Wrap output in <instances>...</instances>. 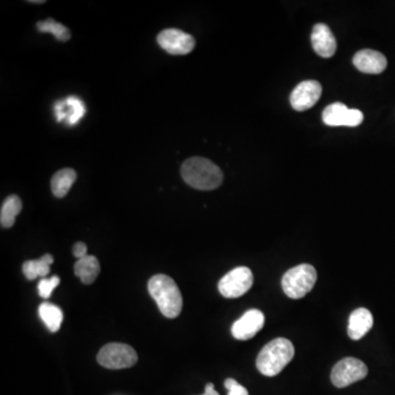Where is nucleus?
<instances>
[{
	"instance_id": "obj_1",
	"label": "nucleus",
	"mask_w": 395,
	"mask_h": 395,
	"mask_svg": "<svg viewBox=\"0 0 395 395\" xmlns=\"http://www.w3.org/2000/svg\"><path fill=\"white\" fill-rule=\"evenodd\" d=\"M180 171L187 184L198 190H213L222 184V171L207 158H189L181 166Z\"/></svg>"
},
{
	"instance_id": "obj_2",
	"label": "nucleus",
	"mask_w": 395,
	"mask_h": 395,
	"mask_svg": "<svg viewBox=\"0 0 395 395\" xmlns=\"http://www.w3.org/2000/svg\"><path fill=\"white\" fill-rule=\"evenodd\" d=\"M148 292L158 309L168 319H175L182 310V296L176 282L166 275H156L148 281Z\"/></svg>"
},
{
	"instance_id": "obj_3",
	"label": "nucleus",
	"mask_w": 395,
	"mask_h": 395,
	"mask_svg": "<svg viewBox=\"0 0 395 395\" xmlns=\"http://www.w3.org/2000/svg\"><path fill=\"white\" fill-rule=\"evenodd\" d=\"M294 357V346L287 338H275L268 343L259 352L256 361L258 371L266 377H275L282 371Z\"/></svg>"
},
{
	"instance_id": "obj_4",
	"label": "nucleus",
	"mask_w": 395,
	"mask_h": 395,
	"mask_svg": "<svg viewBox=\"0 0 395 395\" xmlns=\"http://www.w3.org/2000/svg\"><path fill=\"white\" fill-rule=\"evenodd\" d=\"M317 273L309 264H302L291 268L282 277L281 286L287 296L291 299H302L309 294L315 286Z\"/></svg>"
},
{
	"instance_id": "obj_5",
	"label": "nucleus",
	"mask_w": 395,
	"mask_h": 395,
	"mask_svg": "<svg viewBox=\"0 0 395 395\" xmlns=\"http://www.w3.org/2000/svg\"><path fill=\"white\" fill-rule=\"evenodd\" d=\"M97 360L107 369H125L136 365L138 354L129 345L111 343L102 347L98 352Z\"/></svg>"
},
{
	"instance_id": "obj_6",
	"label": "nucleus",
	"mask_w": 395,
	"mask_h": 395,
	"mask_svg": "<svg viewBox=\"0 0 395 395\" xmlns=\"http://www.w3.org/2000/svg\"><path fill=\"white\" fill-rule=\"evenodd\" d=\"M368 367L365 362L357 358L348 357L337 362L331 370V380L337 388H346L348 385L365 379Z\"/></svg>"
},
{
	"instance_id": "obj_7",
	"label": "nucleus",
	"mask_w": 395,
	"mask_h": 395,
	"mask_svg": "<svg viewBox=\"0 0 395 395\" xmlns=\"http://www.w3.org/2000/svg\"><path fill=\"white\" fill-rule=\"evenodd\" d=\"M252 283L254 275L250 268L237 267L220 280V294L227 299L240 298L247 294Z\"/></svg>"
},
{
	"instance_id": "obj_8",
	"label": "nucleus",
	"mask_w": 395,
	"mask_h": 395,
	"mask_svg": "<svg viewBox=\"0 0 395 395\" xmlns=\"http://www.w3.org/2000/svg\"><path fill=\"white\" fill-rule=\"evenodd\" d=\"M157 42L164 51L171 55H186L196 46L194 36L178 29H166L158 34Z\"/></svg>"
},
{
	"instance_id": "obj_9",
	"label": "nucleus",
	"mask_w": 395,
	"mask_h": 395,
	"mask_svg": "<svg viewBox=\"0 0 395 395\" xmlns=\"http://www.w3.org/2000/svg\"><path fill=\"white\" fill-rule=\"evenodd\" d=\"M323 122L329 127H358L364 121V113L358 109H350L340 102L327 106L323 111Z\"/></svg>"
},
{
	"instance_id": "obj_10",
	"label": "nucleus",
	"mask_w": 395,
	"mask_h": 395,
	"mask_svg": "<svg viewBox=\"0 0 395 395\" xmlns=\"http://www.w3.org/2000/svg\"><path fill=\"white\" fill-rule=\"evenodd\" d=\"M322 85L316 80L300 82L291 92L290 103L296 111L311 109L322 96Z\"/></svg>"
},
{
	"instance_id": "obj_11",
	"label": "nucleus",
	"mask_w": 395,
	"mask_h": 395,
	"mask_svg": "<svg viewBox=\"0 0 395 395\" xmlns=\"http://www.w3.org/2000/svg\"><path fill=\"white\" fill-rule=\"evenodd\" d=\"M265 315L259 310L252 309L237 319L232 326V335L238 340L252 338L263 329Z\"/></svg>"
},
{
	"instance_id": "obj_12",
	"label": "nucleus",
	"mask_w": 395,
	"mask_h": 395,
	"mask_svg": "<svg viewBox=\"0 0 395 395\" xmlns=\"http://www.w3.org/2000/svg\"><path fill=\"white\" fill-rule=\"evenodd\" d=\"M352 63L358 71L365 74H381L388 66L387 57L382 53L369 49L361 50L354 54Z\"/></svg>"
},
{
	"instance_id": "obj_13",
	"label": "nucleus",
	"mask_w": 395,
	"mask_h": 395,
	"mask_svg": "<svg viewBox=\"0 0 395 395\" xmlns=\"http://www.w3.org/2000/svg\"><path fill=\"white\" fill-rule=\"evenodd\" d=\"M312 46L317 55L329 59L337 50V42L331 29L325 23H317L311 34Z\"/></svg>"
},
{
	"instance_id": "obj_14",
	"label": "nucleus",
	"mask_w": 395,
	"mask_h": 395,
	"mask_svg": "<svg viewBox=\"0 0 395 395\" xmlns=\"http://www.w3.org/2000/svg\"><path fill=\"white\" fill-rule=\"evenodd\" d=\"M54 111L59 122L64 121L67 125H75L84 117L86 108L82 100L75 96H71L65 100L57 101L54 107Z\"/></svg>"
},
{
	"instance_id": "obj_15",
	"label": "nucleus",
	"mask_w": 395,
	"mask_h": 395,
	"mask_svg": "<svg viewBox=\"0 0 395 395\" xmlns=\"http://www.w3.org/2000/svg\"><path fill=\"white\" fill-rule=\"evenodd\" d=\"M373 314L369 310L360 308L350 314L348 321V335L352 340H359L368 334V331L373 329Z\"/></svg>"
},
{
	"instance_id": "obj_16",
	"label": "nucleus",
	"mask_w": 395,
	"mask_h": 395,
	"mask_svg": "<svg viewBox=\"0 0 395 395\" xmlns=\"http://www.w3.org/2000/svg\"><path fill=\"white\" fill-rule=\"evenodd\" d=\"M74 271L82 283L92 285L100 273L99 260L94 256L87 255L86 257L77 260Z\"/></svg>"
},
{
	"instance_id": "obj_17",
	"label": "nucleus",
	"mask_w": 395,
	"mask_h": 395,
	"mask_svg": "<svg viewBox=\"0 0 395 395\" xmlns=\"http://www.w3.org/2000/svg\"><path fill=\"white\" fill-rule=\"evenodd\" d=\"M77 173L74 169L64 168L55 173L51 180V189L57 198H64L69 189L76 181Z\"/></svg>"
},
{
	"instance_id": "obj_18",
	"label": "nucleus",
	"mask_w": 395,
	"mask_h": 395,
	"mask_svg": "<svg viewBox=\"0 0 395 395\" xmlns=\"http://www.w3.org/2000/svg\"><path fill=\"white\" fill-rule=\"evenodd\" d=\"M53 261V256L50 255V254H45L40 259L28 260L23 264V273L29 280H34L38 277H46L51 271L50 267H51Z\"/></svg>"
},
{
	"instance_id": "obj_19",
	"label": "nucleus",
	"mask_w": 395,
	"mask_h": 395,
	"mask_svg": "<svg viewBox=\"0 0 395 395\" xmlns=\"http://www.w3.org/2000/svg\"><path fill=\"white\" fill-rule=\"evenodd\" d=\"M22 209V202L20 198L15 194L8 196L3 201L1 211H0V223L1 227L5 229L13 227L15 222V217L20 213Z\"/></svg>"
},
{
	"instance_id": "obj_20",
	"label": "nucleus",
	"mask_w": 395,
	"mask_h": 395,
	"mask_svg": "<svg viewBox=\"0 0 395 395\" xmlns=\"http://www.w3.org/2000/svg\"><path fill=\"white\" fill-rule=\"evenodd\" d=\"M38 314H40V317L50 331L55 333L61 329L62 322H63V312L59 306L44 302L38 308Z\"/></svg>"
},
{
	"instance_id": "obj_21",
	"label": "nucleus",
	"mask_w": 395,
	"mask_h": 395,
	"mask_svg": "<svg viewBox=\"0 0 395 395\" xmlns=\"http://www.w3.org/2000/svg\"><path fill=\"white\" fill-rule=\"evenodd\" d=\"M36 28L42 34H52L57 40L62 42L69 41L71 38V32L62 23L53 20V19H46L44 21H38L36 23Z\"/></svg>"
},
{
	"instance_id": "obj_22",
	"label": "nucleus",
	"mask_w": 395,
	"mask_h": 395,
	"mask_svg": "<svg viewBox=\"0 0 395 395\" xmlns=\"http://www.w3.org/2000/svg\"><path fill=\"white\" fill-rule=\"evenodd\" d=\"M59 285V277L53 275L52 278H43L38 282V294L43 299H49L51 296L54 289L57 288Z\"/></svg>"
},
{
	"instance_id": "obj_23",
	"label": "nucleus",
	"mask_w": 395,
	"mask_h": 395,
	"mask_svg": "<svg viewBox=\"0 0 395 395\" xmlns=\"http://www.w3.org/2000/svg\"><path fill=\"white\" fill-rule=\"evenodd\" d=\"M73 255H74L75 257L78 258V259H82V258L86 257V244L82 242L76 243V244L74 245V247H73Z\"/></svg>"
},
{
	"instance_id": "obj_24",
	"label": "nucleus",
	"mask_w": 395,
	"mask_h": 395,
	"mask_svg": "<svg viewBox=\"0 0 395 395\" xmlns=\"http://www.w3.org/2000/svg\"><path fill=\"white\" fill-rule=\"evenodd\" d=\"M227 395H250L248 394L247 389L244 388L243 385H240V383H237L233 387L232 389L229 390V394Z\"/></svg>"
},
{
	"instance_id": "obj_25",
	"label": "nucleus",
	"mask_w": 395,
	"mask_h": 395,
	"mask_svg": "<svg viewBox=\"0 0 395 395\" xmlns=\"http://www.w3.org/2000/svg\"><path fill=\"white\" fill-rule=\"evenodd\" d=\"M202 395H220V394L219 393L217 392V391L215 390V387H213V385H212V383H208V385H206V391H204V393Z\"/></svg>"
},
{
	"instance_id": "obj_26",
	"label": "nucleus",
	"mask_w": 395,
	"mask_h": 395,
	"mask_svg": "<svg viewBox=\"0 0 395 395\" xmlns=\"http://www.w3.org/2000/svg\"><path fill=\"white\" fill-rule=\"evenodd\" d=\"M237 381L234 380V379H227V380H225V388L227 389V390H230V389H232L233 387H234L235 385H237Z\"/></svg>"
},
{
	"instance_id": "obj_27",
	"label": "nucleus",
	"mask_w": 395,
	"mask_h": 395,
	"mask_svg": "<svg viewBox=\"0 0 395 395\" xmlns=\"http://www.w3.org/2000/svg\"><path fill=\"white\" fill-rule=\"evenodd\" d=\"M29 3H45V1H38H38H34V0H31V1H29Z\"/></svg>"
}]
</instances>
